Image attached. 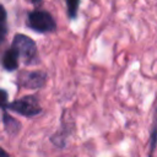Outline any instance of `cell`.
I'll return each instance as SVG.
<instances>
[{
	"label": "cell",
	"mask_w": 157,
	"mask_h": 157,
	"mask_svg": "<svg viewBox=\"0 0 157 157\" xmlns=\"http://www.w3.org/2000/svg\"><path fill=\"white\" fill-rule=\"evenodd\" d=\"M44 81V76L40 75V74H31L28 76V82H27V86H31V87H38L43 83Z\"/></svg>",
	"instance_id": "8992f818"
},
{
	"label": "cell",
	"mask_w": 157,
	"mask_h": 157,
	"mask_svg": "<svg viewBox=\"0 0 157 157\" xmlns=\"http://www.w3.org/2000/svg\"><path fill=\"white\" fill-rule=\"evenodd\" d=\"M28 25L37 32H52L55 28V21L52 15L43 10L32 11L28 15Z\"/></svg>",
	"instance_id": "6da1fadb"
},
{
	"label": "cell",
	"mask_w": 157,
	"mask_h": 157,
	"mask_svg": "<svg viewBox=\"0 0 157 157\" xmlns=\"http://www.w3.org/2000/svg\"><path fill=\"white\" fill-rule=\"evenodd\" d=\"M12 48L18 53L20 56H22L25 59V61L27 64L33 63L37 56V48H36L34 42L25 34H17L15 37Z\"/></svg>",
	"instance_id": "7a4b0ae2"
},
{
	"label": "cell",
	"mask_w": 157,
	"mask_h": 157,
	"mask_svg": "<svg viewBox=\"0 0 157 157\" xmlns=\"http://www.w3.org/2000/svg\"><path fill=\"white\" fill-rule=\"evenodd\" d=\"M66 5H67V15L71 18H75L77 15V7H78L80 2L78 1H67Z\"/></svg>",
	"instance_id": "52a82bcc"
},
{
	"label": "cell",
	"mask_w": 157,
	"mask_h": 157,
	"mask_svg": "<svg viewBox=\"0 0 157 157\" xmlns=\"http://www.w3.org/2000/svg\"><path fill=\"white\" fill-rule=\"evenodd\" d=\"M0 157H9V155H7L6 151H4L2 148H0Z\"/></svg>",
	"instance_id": "9c48e42d"
},
{
	"label": "cell",
	"mask_w": 157,
	"mask_h": 157,
	"mask_svg": "<svg viewBox=\"0 0 157 157\" xmlns=\"http://www.w3.org/2000/svg\"><path fill=\"white\" fill-rule=\"evenodd\" d=\"M18 58H20L18 53L13 48H11L5 53L2 58V64L7 70H15L18 66Z\"/></svg>",
	"instance_id": "277c9868"
},
{
	"label": "cell",
	"mask_w": 157,
	"mask_h": 157,
	"mask_svg": "<svg viewBox=\"0 0 157 157\" xmlns=\"http://www.w3.org/2000/svg\"><path fill=\"white\" fill-rule=\"evenodd\" d=\"M10 108L26 117H32L40 112V105L37 98L33 96H27L18 101H15L13 103L10 104Z\"/></svg>",
	"instance_id": "3957f363"
},
{
	"label": "cell",
	"mask_w": 157,
	"mask_h": 157,
	"mask_svg": "<svg viewBox=\"0 0 157 157\" xmlns=\"http://www.w3.org/2000/svg\"><path fill=\"white\" fill-rule=\"evenodd\" d=\"M7 103V94L4 90H0V107H6Z\"/></svg>",
	"instance_id": "ba28073f"
},
{
	"label": "cell",
	"mask_w": 157,
	"mask_h": 157,
	"mask_svg": "<svg viewBox=\"0 0 157 157\" xmlns=\"http://www.w3.org/2000/svg\"><path fill=\"white\" fill-rule=\"evenodd\" d=\"M6 34V11L0 5V43Z\"/></svg>",
	"instance_id": "5b68a950"
}]
</instances>
